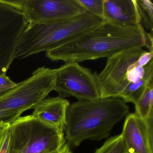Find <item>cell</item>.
I'll return each instance as SVG.
<instances>
[{"label":"cell","instance_id":"obj_1","mask_svg":"<svg viewBox=\"0 0 153 153\" xmlns=\"http://www.w3.org/2000/svg\"><path fill=\"white\" fill-rule=\"evenodd\" d=\"M145 32L141 25L121 26L105 21L74 41L46 52V56L65 63L107 59L126 50L145 47Z\"/></svg>","mask_w":153,"mask_h":153},{"label":"cell","instance_id":"obj_2","mask_svg":"<svg viewBox=\"0 0 153 153\" xmlns=\"http://www.w3.org/2000/svg\"><path fill=\"white\" fill-rule=\"evenodd\" d=\"M129 113V107L117 97L80 100L70 104L63 127L65 138L74 147L85 140L107 137L114 126Z\"/></svg>","mask_w":153,"mask_h":153},{"label":"cell","instance_id":"obj_3","mask_svg":"<svg viewBox=\"0 0 153 153\" xmlns=\"http://www.w3.org/2000/svg\"><path fill=\"white\" fill-rule=\"evenodd\" d=\"M104 19L87 12L71 18L32 22L21 35L14 60L48 52L65 45L102 25Z\"/></svg>","mask_w":153,"mask_h":153},{"label":"cell","instance_id":"obj_4","mask_svg":"<svg viewBox=\"0 0 153 153\" xmlns=\"http://www.w3.org/2000/svg\"><path fill=\"white\" fill-rule=\"evenodd\" d=\"M10 153H58L66 143L62 128L46 125L32 114L10 124Z\"/></svg>","mask_w":153,"mask_h":153},{"label":"cell","instance_id":"obj_5","mask_svg":"<svg viewBox=\"0 0 153 153\" xmlns=\"http://www.w3.org/2000/svg\"><path fill=\"white\" fill-rule=\"evenodd\" d=\"M57 69L43 66L33 71L32 76L17 83L13 88L0 95V112L22 114L34 109L54 91Z\"/></svg>","mask_w":153,"mask_h":153},{"label":"cell","instance_id":"obj_6","mask_svg":"<svg viewBox=\"0 0 153 153\" xmlns=\"http://www.w3.org/2000/svg\"><path fill=\"white\" fill-rule=\"evenodd\" d=\"M28 22L23 11L10 0H0V76L6 75Z\"/></svg>","mask_w":153,"mask_h":153},{"label":"cell","instance_id":"obj_7","mask_svg":"<svg viewBox=\"0 0 153 153\" xmlns=\"http://www.w3.org/2000/svg\"><path fill=\"white\" fill-rule=\"evenodd\" d=\"M57 69L54 91L63 98L80 100L100 98L97 73L77 62L65 63Z\"/></svg>","mask_w":153,"mask_h":153},{"label":"cell","instance_id":"obj_8","mask_svg":"<svg viewBox=\"0 0 153 153\" xmlns=\"http://www.w3.org/2000/svg\"><path fill=\"white\" fill-rule=\"evenodd\" d=\"M145 51L142 47H137L107 58L103 69L97 74L100 98H119L129 85L126 79L129 68L138 60Z\"/></svg>","mask_w":153,"mask_h":153},{"label":"cell","instance_id":"obj_9","mask_svg":"<svg viewBox=\"0 0 153 153\" xmlns=\"http://www.w3.org/2000/svg\"><path fill=\"white\" fill-rule=\"evenodd\" d=\"M23 11L28 23L60 20L87 12L77 0H10Z\"/></svg>","mask_w":153,"mask_h":153},{"label":"cell","instance_id":"obj_10","mask_svg":"<svg viewBox=\"0 0 153 153\" xmlns=\"http://www.w3.org/2000/svg\"><path fill=\"white\" fill-rule=\"evenodd\" d=\"M153 114L142 119L135 113L125 119L121 135L128 152L153 153Z\"/></svg>","mask_w":153,"mask_h":153},{"label":"cell","instance_id":"obj_11","mask_svg":"<svg viewBox=\"0 0 153 153\" xmlns=\"http://www.w3.org/2000/svg\"><path fill=\"white\" fill-rule=\"evenodd\" d=\"M103 19L121 26L141 25L137 0H104Z\"/></svg>","mask_w":153,"mask_h":153},{"label":"cell","instance_id":"obj_12","mask_svg":"<svg viewBox=\"0 0 153 153\" xmlns=\"http://www.w3.org/2000/svg\"><path fill=\"white\" fill-rule=\"evenodd\" d=\"M69 104L68 100L59 96L45 98L34 108L32 114L46 125L63 128Z\"/></svg>","mask_w":153,"mask_h":153},{"label":"cell","instance_id":"obj_13","mask_svg":"<svg viewBox=\"0 0 153 153\" xmlns=\"http://www.w3.org/2000/svg\"><path fill=\"white\" fill-rule=\"evenodd\" d=\"M145 73L143 79L137 83H130L121 92L119 98L124 102L134 105L140 98L147 87L153 83V59L145 67Z\"/></svg>","mask_w":153,"mask_h":153},{"label":"cell","instance_id":"obj_14","mask_svg":"<svg viewBox=\"0 0 153 153\" xmlns=\"http://www.w3.org/2000/svg\"><path fill=\"white\" fill-rule=\"evenodd\" d=\"M135 114L146 119L153 114V83L149 84L135 104Z\"/></svg>","mask_w":153,"mask_h":153},{"label":"cell","instance_id":"obj_15","mask_svg":"<svg viewBox=\"0 0 153 153\" xmlns=\"http://www.w3.org/2000/svg\"><path fill=\"white\" fill-rule=\"evenodd\" d=\"M140 24L149 32L153 31V3L150 0H137Z\"/></svg>","mask_w":153,"mask_h":153},{"label":"cell","instance_id":"obj_16","mask_svg":"<svg viewBox=\"0 0 153 153\" xmlns=\"http://www.w3.org/2000/svg\"><path fill=\"white\" fill-rule=\"evenodd\" d=\"M87 12L103 19L104 0H77Z\"/></svg>","mask_w":153,"mask_h":153},{"label":"cell","instance_id":"obj_17","mask_svg":"<svg viewBox=\"0 0 153 153\" xmlns=\"http://www.w3.org/2000/svg\"><path fill=\"white\" fill-rule=\"evenodd\" d=\"M137 62L131 65L128 69L126 79L129 84L137 83L143 78L145 75V67L138 66Z\"/></svg>","mask_w":153,"mask_h":153},{"label":"cell","instance_id":"obj_18","mask_svg":"<svg viewBox=\"0 0 153 153\" xmlns=\"http://www.w3.org/2000/svg\"><path fill=\"white\" fill-rule=\"evenodd\" d=\"M10 124H6L0 134V153H10Z\"/></svg>","mask_w":153,"mask_h":153},{"label":"cell","instance_id":"obj_19","mask_svg":"<svg viewBox=\"0 0 153 153\" xmlns=\"http://www.w3.org/2000/svg\"><path fill=\"white\" fill-rule=\"evenodd\" d=\"M21 116V114L17 113L0 112V126L10 124Z\"/></svg>","mask_w":153,"mask_h":153},{"label":"cell","instance_id":"obj_20","mask_svg":"<svg viewBox=\"0 0 153 153\" xmlns=\"http://www.w3.org/2000/svg\"><path fill=\"white\" fill-rule=\"evenodd\" d=\"M16 85L17 83L12 81L7 75L0 76V95Z\"/></svg>","mask_w":153,"mask_h":153},{"label":"cell","instance_id":"obj_21","mask_svg":"<svg viewBox=\"0 0 153 153\" xmlns=\"http://www.w3.org/2000/svg\"><path fill=\"white\" fill-rule=\"evenodd\" d=\"M153 53L145 51L137 61V65L141 67H145L151 60L153 59Z\"/></svg>","mask_w":153,"mask_h":153},{"label":"cell","instance_id":"obj_22","mask_svg":"<svg viewBox=\"0 0 153 153\" xmlns=\"http://www.w3.org/2000/svg\"><path fill=\"white\" fill-rule=\"evenodd\" d=\"M145 47H146L149 52L153 53V31L149 33L145 32Z\"/></svg>","mask_w":153,"mask_h":153},{"label":"cell","instance_id":"obj_23","mask_svg":"<svg viewBox=\"0 0 153 153\" xmlns=\"http://www.w3.org/2000/svg\"><path fill=\"white\" fill-rule=\"evenodd\" d=\"M70 146L68 142H66L62 149L58 153H71Z\"/></svg>","mask_w":153,"mask_h":153},{"label":"cell","instance_id":"obj_24","mask_svg":"<svg viewBox=\"0 0 153 153\" xmlns=\"http://www.w3.org/2000/svg\"><path fill=\"white\" fill-rule=\"evenodd\" d=\"M5 125H3V126H0V134H1V131H2V129L3 128H4Z\"/></svg>","mask_w":153,"mask_h":153},{"label":"cell","instance_id":"obj_25","mask_svg":"<svg viewBox=\"0 0 153 153\" xmlns=\"http://www.w3.org/2000/svg\"></svg>","mask_w":153,"mask_h":153}]
</instances>
